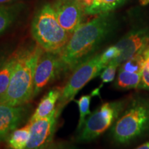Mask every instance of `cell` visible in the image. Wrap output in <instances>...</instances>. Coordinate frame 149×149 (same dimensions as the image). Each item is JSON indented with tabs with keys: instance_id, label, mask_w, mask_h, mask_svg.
<instances>
[{
	"instance_id": "obj_6",
	"label": "cell",
	"mask_w": 149,
	"mask_h": 149,
	"mask_svg": "<svg viewBox=\"0 0 149 149\" xmlns=\"http://www.w3.org/2000/svg\"><path fill=\"white\" fill-rule=\"evenodd\" d=\"M100 60V55L88 57L78 64L73 69L65 86L61 89V96L57 105L59 113L66 106L74 100L77 93L91 79L100 74L105 68Z\"/></svg>"
},
{
	"instance_id": "obj_19",
	"label": "cell",
	"mask_w": 149,
	"mask_h": 149,
	"mask_svg": "<svg viewBox=\"0 0 149 149\" xmlns=\"http://www.w3.org/2000/svg\"><path fill=\"white\" fill-rule=\"evenodd\" d=\"M94 95V93H92L91 95H85L81 96L79 100H74L77 104L79 112V118L77 126V130H79V131L81 129L84 124L86 116L91 114V112L90 111L91 100L93 96Z\"/></svg>"
},
{
	"instance_id": "obj_1",
	"label": "cell",
	"mask_w": 149,
	"mask_h": 149,
	"mask_svg": "<svg viewBox=\"0 0 149 149\" xmlns=\"http://www.w3.org/2000/svg\"><path fill=\"white\" fill-rule=\"evenodd\" d=\"M97 15L74 31L59 54L64 71L73 70L84 61L114 29L115 22L113 13L108 12Z\"/></svg>"
},
{
	"instance_id": "obj_22",
	"label": "cell",
	"mask_w": 149,
	"mask_h": 149,
	"mask_svg": "<svg viewBox=\"0 0 149 149\" xmlns=\"http://www.w3.org/2000/svg\"><path fill=\"white\" fill-rule=\"evenodd\" d=\"M44 149H77L73 144L67 141L52 142Z\"/></svg>"
},
{
	"instance_id": "obj_26",
	"label": "cell",
	"mask_w": 149,
	"mask_h": 149,
	"mask_svg": "<svg viewBox=\"0 0 149 149\" xmlns=\"http://www.w3.org/2000/svg\"><path fill=\"white\" fill-rule=\"evenodd\" d=\"M135 149H149V141L144 143V144L140 145V146L137 147Z\"/></svg>"
},
{
	"instance_id": "obj_8",
	"label": "cell",
	"mask_w": 149,
	"mask_h": 149,
	"mask_svg": "<svg viewBox=\"0 0 149 149\" xmlns=\"http://www.w3.org/2000/svg\"><path fill=\"white\" fill-rule=\"evenodd\" d=\"M52 6L59 23L69 34L82 24L86 6L81 0H55Z\"/></svg>"
},
{
	"instance_id": "obj_16",
	"label": "cell",
	"mask_w": 149,
	"mask_h": 149,
	"mask_svg": "<svg viewBox=\"0 0 149 149\" xmlns=\"http://www.w3.org/2000/svg\"><path fill=\"white\" fill-rule=\"evenodd\" d=\"M126 0H93L89 6L86 7V15H97L111 12L122 5Z\"/></svg>"
},
{
	"instance_id": "obj_17",
	"label": "cell",
	"mask_w": 149,
	"mask_h": 149,
	"mask_svg": "<svg viewBox=\"0 0 149 149\" xmlns=\"http://www.w3.org/2000/svg\"><path fill=\"white\" fill-rule=\"evenodd\" d=\"M141 78V73H135L119 70L115 86L117 88L125 90L137 88L140 84Z\"/></svg>"
},
{
	"instance_id": "obj_12",
	"label": "cell",
	"mask_w": 149,
	"mask_h": 149,
	"mask_svg": "<svg viewBox=\"0 0 149 149\" xmlns=\"http://www.w3.org/2000/svg\"><path fill=\"white\" fill-rule=\"evenodd\" d=\"M61 89L60 87H56L52 89L43 97L37 109L31 115L29 122L46 118L49 116L56 109V104L61 96Z\"/></svg>"
},
{
	"instance_id": "obj_24",
	"label": "cell",
	"mask_w": 149,
	"mask_h": 149,
	"mask_svg": "<svg viewBox=\"0 0 149 149\" xmlns=\"http://www.w3.org/2000/svg\"><path fill=\"white\" fill-rule=\"evenodd\" d=\"M143 55L145 59L144 67H146L149 69V46L144 50V51L143 52Z\"/></svg>"
},
{
	"instance_id": "obj_15",
	"label": "cell",
	"mask_w": 149,
	"mask_h": 149,
	"mask_svg": "<svg viewBox=\"0 0 149 149\" xmlns=\"http://www.w3.org/2000/svg\"><path fill=\"white\" fill-rule=\"evenodd\" d=\"M19 50L9 56L4 66L0 70V96L5 93L10 83L11 77L17 63Z\"/></svg>"
},
{
	"instance_id": "obj_3",
	"label": "cell",
	"mask_w": 149,
	"mask_h": 149,
	"mask_svg": "<svg viewBox=\"0 0 149 149\" xmlns=\"http://www.w3.org/2000/svg\"><path fill=\"white\" fill-rule=\"evenodd\" d=\"M149 134V95H140L128 102L112 126V139L117 144H128Z\"/></svg>"
},
{
	"instance_id": "obj_25",
	"label": "cell",
	"mask_w": 149,
	"mask_h": 149,
	"mask_svg": "<svg viewBox=\"0 0 149 149\" xmlns=\"http://www.w3.org/2000/svg\"><path fill=\"white\" fill-rule=\"evenodd\" d=\"M9 56H7L6 54L5 53H0V70H1V68H3V66H4L6 61L7 59Z\"/></svg>"
},
{
	"instance_id": "obj_11",
	"label": "cell",
	"mask_w": 149,
	"mask_h": 149,
	"mask_svg": "<svg viewBox=\"0 0 149 149\" xmlns=\"http://www.w3.org/2000/svg\"><path fill=\"white\" fill-rule=\"evenodd\" d=\"M28 113L29 109L24 105L0 104V142L6 140L9 134L22 124Z\"/></svg>"
},
{
	"instance_id": "obj_20",
	"label": "cell",
	"mask_w": 149,
	"mask_h": 149,
	"mask_svg": "<svg viewBox=\"0 0 149 149\" xmlns=\"http://www.w3.org/2000/svg\"><path fill=\"white\" fill-rule=\"evenodd\" d=\"M120 54V50L117 48L116 46H110L100 55V60L104 66H107L112 60L117 58Z\"/></svg>"
},
{
	"instance_id": "obj_7",
	"label": "cell",
	"mask_w": 149,
	"mask_h": 149,
	"mask_svg": "<svg viewBox=\"0 0 149 149\" xmlns=\"http://www.w3.org/2000/svg\"><path fill=\"white\" fill-rule=\"evenodd\" d=\"M64 72L58 54L43 51L37 61L34 77L33 97Z\"/></svg>"
},
{
	"instance_id": "obj_13",
	"label": "cell",
	"mask_w": 149,
	"mask_h": 149,
	"mask_svg": "<svg viewBox=\"0 0 149 149\" xmlns=\"http://www.w3.org/2000/svg\"><path fill=\"white\" fill-rule=\"evenodd\" d=\"M31 124L20 128H16L9 134L6 138L7 146L9 149H25L30 137Z\"/></svg>"
},
{
	"instance_id": "obj_5",
	"label": "cell",
	"mask_w": 149,
	"mask_h": 149,
	"mask_svg": "<svg viewBox=\"0 0 149 149\" xmlns=\"http://www.w3.org/2000/svg\"><path fill=\"white\" fill-rule=\"evenodd\" d=\"M127 102L115 101L102 104L85 121L76 137V141L85 143L91 141L114 124L126 107Z\"/></svg>"
},
{
	"instance_id": "obj_21",
	"label": "cell",
	"mask_w": 149,
	"mask_h": 149,
	"mask_svg": "<svg viewBox=\"0 0 149 149\" xmlns=\"http://www.w3.org/2000/svg\"><path fill=\"white\" fill-rule=\"evenodd\" d=\"M117 68V66L115 65L109 64L104 68V70L100 74V78L102 79V84L111 82L114 80Z\"/></svg>"
},
{
	"instance_id": "obj_28",
	"label": "cell",
	"mask_w": 149,
	"mask_h": 149,
	"mask_svg": "<svg viewBox=\"0 0 149 149\" xmlns=\"http://www.w3.org/2000/svg\"><path fill=\"white\" fill-rule=\"evenodd\" d=\"M140 1L141 5L142 6H146L149 3V0H139Z\"/></svg>"
},
{
	"instance_id": "obj_4",
	"label": "cell",
	"mask_w": 149,
	"mask_h": 149,
	"mask_svg": "<svg viewBox=\"0 0 149 149\" xmlns=\"http://www.w3.org/2000/svg\"><path fill=\"white\" fill-rule=\"evenodd\" d=\"M31 34L44 51L58 55L71 35L59 23L49 3L42 5L35 13L31 24Z\"/></svg>"
},
{
	"instance_id": "obj_18",
	"label": "cell",
	"mask_w": 149,
	"mask_h": 149,
	"mask_svg": "<svg viewBox=\"0 0 149 149\" xmlns=\"http://www.w3.org/2000/svg\"><path fill=\"white\" fill-rule=\"evenodd\" d=\"M145 59L143 53L134 56L121 64L120 69L124 71L135 73H141L144 69Z\"/></svg>"
},
{
	"instance_id": "obj_14",
	"label": "cell",
	"mask_w": 149,
	"mask_h": 149,
	"mask_svg": "<svg viewBox=\"0 0 149 149\" xmlns=\"http://www.w3.org/2000/svg\"><path fill=\"white\" fill-rule=\"evenodd\" d=\"M22 8V4L0 5V35L12 25Z\"/></svg>"
},
{
	"instance_id": "obj_23",
	"label": "cell",
	"mask_w": 149,
	"mask_h": 149,
	"mask_svg": "<svg viewBox=\"0 0 149 149\" xmlns=\"http://www.w3.org/2000/svg\"><path fill=\"white\" fill-rule=\"evenodd\" d=\"M138 88L149 91V69L146 67H144L141 72V81Z\"/></svg>"
},
{
	"instance_id": "obj_27",
	"label": "cell",
	"mask_w": 149,
	"mask_h": 149,
	"mask_svg": "<svg viewBox=\"0 0 149 149\" xmlns=\"http://www.w3.org/2000/svg\"><path fill=\"white\" fill-rule=\"evenodd\" d=\"M15 1H17V0H0V5L6 4V3L13 2Z\"/></svg>"
},
{
	"instance_id": "obj_2",
	"label": "cell",
	"mask_w": 149,
	"mask_h": 149,
	"mask_svg": "<svg viewBox=\"0 0 149 149\" xmlns=\"http://www.w3.org/2000/svg\"><path fill=\"white\" fill-rule=\"evenodd\" d=\"M44 50L38 44L19 50V57L10 81L0 96V104L25 105L33 98L34 77L37 61Z\"/></svg>"
},
{
	"instance_id": "obj_10",
	"label": "cell",
	"mask_w": 149,
	"mask_h": 149,
	"mask_svg": "<svg viewBox=\"0 0 149 149\" xmlns=\"http://www.w3.org/2000/svg\"><path fill=\"white\" fill-rule=\"evenodd\" d=\"M148 42L149 31L148 29H141L131 31L115 45L120 50V54L109 64L118 67L131 57L143 53L148 47Z\"/></svg>"
},
{
	"instance_id": "obj_9",
	"label": "cell",
	"mask_w": 149,
	"mask_h": 149,
	"mask_svg": "<svg viewBox=\"0 0 149 149\" xmlns=\"http://www.w3.org/2000/svg\"><path fill=\"white\" fill-rule=\"evenodd\" d=\"M59 114L56 107L48 117L29 122L30 137L25 149H44L53 142Z\"/></svg>"
}]
</instances>
